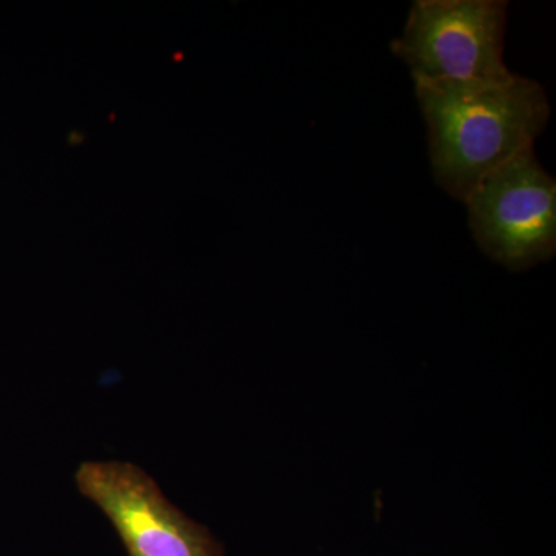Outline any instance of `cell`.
<instances>
[{
	"label": "cell",
	"instance_id": "cell-3",
	"mask_svg": "<svg viewBox=\"0 0 556 556\" xmlns=\"http://www.w3.org/2000/svg\"><path fill=\"white\" fill-rule=\"evenodd\" d=\"M468 225L486 257L514 270L556 251V181L530 149L486 175L464 200Z\"/></svg>",
	"mask_w": 556,
	"mask_h": 556
},
{
	"label": "cell",
	"instance_id": "cell-1",
	"mask_svg": "<svg viewBox=\"0 0 556 556\" xmlns=\"http://www.w3.org/2000/svg\"><path fill=\"white\" fill-rule=\"evenodd\" d=\"M434 181L463 201L479 182L533 149L551 118L546 90L517 73L477 86H415Z\"/></svg>",
	"mask_w": 556,
	"mask_h": 556
},
{
	"label": "cell",
	"instance_id": "cell-4",
	"mask_svg": "<svg viewBox=\"0 0 556 556\" xmlns=\"http://www.w3.org/2000/svg\"><path fill=\"white\" fill-rule=\"evenodd\" d=\"M84 497L100 508L129 556H223L206 526L167 500L141 467L119 460H87L75 473Z\"/></svg>",
	"mask_w": 556,
	"mask_h": 556
},
{
	"label": "cell",
	"instance_id": "cell-2",
	"mask_svg": "<svg viewBox=\"0 0 556 556\" xmlns=\"http://www.w3.org/2000/svg\"><path fill=\"white\" fill-rule=\"evenodd\" d=\"M507 2L416 0L391 50L415 86H477L514 75L504 62Z\"/></svg>",
	"mask_w": 556,
	"mask_h": 556
}]
</instances>
